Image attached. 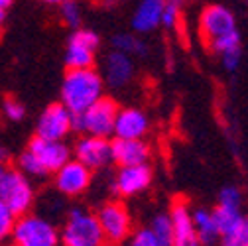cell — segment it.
I'll return each mask as SVG.
<instances>
[{"mask_svg": "<svg viewBox=\"0 0 248 246\" xmlns=\"http://www.w3.org/2000/svg\"><path fill=\"white\" fill-rule=\"evenodd\" d=\"M197 26H199L201 42L215 55H221L229 47L242 46V36L238 32L236 16L225 4H219V2L207 4L199 14Z\"/></svg>", "mask_w": 248, "mask_h": 246, "instance_id": "1", "label": "cell"}, {"mask_svg": "<svg viewBox=\"0 0 248 246\" xmlns=\"http://www.w3.org/2000/svg\"><path fill=\"white\" fill-rule=\"evenodd\" d=\"M105 83L101 73L95 67L85 69H67L61 81V99L71 114H79L87 110L91 105H95L101 97H105Z\"/></svg>", "mask_w": 248, "mask_h": 246, "instance_id": "2", "label": "cell"}, {"mask_svg": "<svg viewBox=\"0 0 248 246\" xmlns=\"http://www.w3.org/2000/svg\"><path fill=\"white\" fill-rule=\"evenodd\" d=\"M118 105L110 97H101L95 105H91L87 110L73 114L71 122V132L77 134H89V136H99V138H112L114 130V120L118 112Z\"/></svg>", "mask_w": 248, "mask_h": 246, "instance_id": "3", "label": "cell"}, {"mask_svg": "<svg viewBox=\"0 0 248 246\" xmlns=\"http://www.w3.org/2000/svg\"><path fill=\"white\" fill-rule=\"evenodd\" d=\"M59 242L63 246H105V236L95 213L83 207H73L59 232Z\"/></svg>", "mask_w": 248, "mask_h": 246, "instance_id": "4", "label": "cell"}, {"mask_svg": "<svg viewBox=\"0 0 248 246\" xmlns=\"http://www.w3.org/2000/svg\"><path fill=\"white\" fill-rule=\"evenodd\" d=\"M10 238L16 246H59V231L55 225L34 213H26L16 219Z\"/></svg>", "mask_w": 248, "mask_h": 246, "instance_id": "5", "label": "cell"}, {"mask_svg": "<svg viewBox=\"0 0 248 246\" xmlns=\"http://www.w3.org/2000/svg\"><path fill=\"white\" fill-rule=\"evenodd\" d=\"M0 201H2L16 217L30 213L36 203V187L16 168H8L0 181Z\"/></svg>", "mask_w": 248, "mask_h": 246, "instance_id": "6", "label": "cell"}, {"mask_svg": "<svg viewBox=\"0 0 248 246\" xmlns=\"http://www.w3.org/2000/svg\"><path fill=\"white\" fill-rule=\"evenodd\" d=\"M95 217H97V223L105 236V242L120 244L132 232V215H130L126 203L120 199L105 201L97 209Z\"/></svg>", "mask_w": 248, "mask_h": 246, "instance_id": "7", "label": "cell"}, {"mask_svg": "<svg viewBox=\"0 0 248 246\" xmlns=\"http://www.w3.org/2000/svg\"><path fill=\"white\" fill-rule=\"evenodd\" d=\"M101 47V36L95 30L79 28L69 36L65 46V65L67 69H85L95 67L97 53Z\"/></svg>", "mask_w": 248, "mask_h": 246, "instance_id": "8", "label": "cell"}, {"mask_svg": "<svg viewBox=\"0 0 248 246\" xmlns=\"http://www.w3.org/2000/svg\"><path fill=\"white\" fill-rule=\"evenodd\" d=\"M71 158L87 166L91 171L105 169L112 164V150H110V138H99L79 134L71 148Z\"/></svg>", "mask_w": 248, "mask_h": 246, "instance_id": "9", "label": "cell"}, {"mask_svg": "<svg viewBox=\"0 0 248 246\" xmlns=\"http://www.w3.org/2000/svg\"><path fill=\"white\" fill-rule=\"evenodd\" d=\"M53 175V187L59 195L63 197H81L89 191L91 183H93V171L77 162L75 158L67 160L61 166Z\"/></svg>", "mask_w": 248, "mask_h": 246, "instance_id": "10", "label": "cell"}, {"mask_svg": "<svg viewBox=\"0 0 248 246\" xmlns=\"http://www.w3.org/2000/svg\"><path fill=\"white\" fill-rule=\"evenodd\" d=\"M101 77L105 87L112 91H122L126 89L136 75V65H134V57L120 53L116 49H110L103 57V65H101Z\"/></svg>", "mask_w": 248, "mask_h": 246, "instance_id": "11", "label": "cell"}, {"mask_svg": "<svg viewBox=\"0 0 248 246\" xmlns=\"http://www.w3.org/2000/svg\"><path fill=\"white\" fill-rule=\"evenodd\" d=\"M71 122L73 114L63 105L51 103L38 116L36 136L46 140H67V136L71 134Z\"/></svg>", "mask_w": 248, "mask_h": 246, "instance_id": "12", "label": "cell"}, {"mask_svg": "<svg viewBox=\"0 0 248 246\" xmlns=\"http://www.w3.org/2000/svg\"><path fill=\"white\" fill-rule=\"evenodd\" d=\"M40 162V166L51 175L67 160H71V146L65 140H46L34 136L26 148Z\"/></svg>", "mask_w": 248, "mask_h": 246, "instance_id": "13", "label": "cell"}, {"mask_svg": "<svg viewBox=\"0 0 248 246\" xmlns=\"http://www.w3.org/2000/svg\"><path fill=\"white\" fill-rule=\"evenodd\" d=\"M152 179H154V169L150 168V164L124 166V168H118L112 187L118 197L128 199L144 193L152 185Z\"/></svg>", "mask_w": 248, "mask_h": 246, "instance_id": "14", "label": "cell"}, {"mask_svg": "<svg viewBox=\"0 0 248 246\" xmlns=\"http://www.w3.org/2000/svg\"><path fill=\"white\" fill-rule=\"evenodd\" d=\"M150 128H152V122L146 110L136 108V107H124V108H118L116 112L112 138L142 140L148 136Z\"/></svg>", "mask_w": 248, "mask_h": 246, "instance_id": "15", "label": "cell"}, {"mask_svg": "<svg viewBox=\"0 0 248 246\" xmlns=\"http://www.w3.org/2000/svg\"><path fill=\"white\" fill-rule=\"evenodd\" d=\"M170 219L173 225V242L171 246H201L193 221H191V211L189 203L185 199H175L170 209Z\"/></svg>", "mask_w": 248, "mask_h": 246, "instance_id": "16", "label": "cell"}, {"mask_svg": "<svg viewBox=\"0 0 248 246\" xmlns=\"http://www.w3.org/2000/svg\"><path fill=\"white\" fill-rule=\"evenodd\" d=\"M110 150H112V164H116L118 168L140 166V164H148L152 160V146L146 142V138H142V140L112 138Z\"/></svg>", "mask_w": 248, "mask_h": 246, "instance_id": "17", "label": "cell"}, {"mask_svg": "<svg viewBox=\"0 0 248 246\" xmlns=\"http://www.w3.org/2000/svg\"><path fill=\"white\" fill-rule=\"evenodd\" d=\"M164 0H138V4L132 12L130 26L132 32L138 36H150L160 28Z\"/></svg>", "mask_w": 248, "mask_h": 246, "instance_id": "18", "label": "cell"}, {"mask_svg": "<svg viewBox=\"0 0 248 246\" xmlns=\"http://www.w3.org/2000/svg\"><path fill=\"white\" fill-rule=\"evenodd\" d=\"M191 221L197 232V238L201 242V246H215L219 242V231L213 221V215L209 209H195L191 211Z\"/></svg>", "mask_w": 248, "mask_h": 246, "instance_id": "19", "label": "cell"}, {"mask_svg": "<svg viewBox=\"0 0 248 246\" xmlns=\"http://www.w3.org/2000/svg\"><path fill=\"white\" fill-rule=\"evenodd\" d=\"M110 49H116L120 53H126L130 57H146L148 55V44L142 36L134 32H116L110 36Z\"/></svg>", "mask_w": 248, "mask_h": 246, "instance_id": "20", "label": "cell"}, {"mask_svg": "<svg viewBox=\"0 0 248 246\" xmlns=\"http://www.w3.org/2000/svg\"><path fill=\"white\" fill-rule=\"evenodd\" d=\"M211 215H213V221L217 225V231H219V236L236 229L238 225H242L246 221L240 209H231V207H221V205L211 209Z\"/></svg>", "mask_w": 248, "mask_h": 246, "instance_id": "21", "label": "cell"}, {"mask_svg": "<svg viewBox=\"0 0 248 246\" xmlns=\"http://www.w3.org/2000/svg\"><path fill=\"white\" fill-rule=\"evenodd\" d=\"M16 169H18L20 173H24L30 181H44V179L49 177V173L40 166V162H38L28 150H24L20 156H18V160H16Z\"/></svg>", "mask_w": 248, "mask_h": 246, "instance_id": "22", "label": "cell"}, {"mask_svg": "<svg viewBox=\"0 0 248 246\" xmlns=\"http://www.w3.org/2000/svg\"><path fill=\"white\" fill-rule=\"evenodd\" d=\"M148 229L152 231L154 236H156L160 246H171V242H173V225H171V219H170L168 213L156 215Z\"/></svg>", "mask_w": 248, "mask_h": 246, "instance_id": "23", "label": "cell"}, {"mask_svg": "<svg viewBox=\"0 0 248 246\" xmlns=\"http://www.w3.org/2000/svg\"><path fill=\"white\" fill-rule=\"evenodd\" d=\"M59 8V20L63 22L69 30H79L83 24V6L79 4V0H67Z\"/></svg>", "mask_w": 248, "mask_h": 246, "instance_id": "24", "label": "cell"}, {"mask_svg": "<svg viewBox=\"0 0 248 246\" xmlns=\"http://www.w3.org/2000/svg\"><path fill=\"white\" fill-rule=\"evenodd\" d=\"M185 0H164L162 8V18H160V28L166 30H175L181 18V8Z\"/></svg>", "mask_w": 248, "mask_h": 246, "instance_id": "25", "label": "cell"}, {"mask_svg": "<svg viewBox=\"0 0 248 246\" xmlns=\"http://www.w3.org/2000/svg\"><path fill=\"white\" fill-rule=\"evenodd\" d=\"M219 244L221 246H248V223L244 221L236 229L221 234L219 236Z\"/></svg>", "mask_w": 248, "mask_h": 246, "instance_id": "26", "label": "cell"}, {"mask_svg": "<svg viewBox=\"0 0 248 246\" xmlns=\"http://www.w3.org/2000/svg\"><path fill=\"white\" fill-rule=\"evenodd\" d=\"M217 205L221 207H231V209H240L242 207V191L236 185H227L219 191L217 197Z\"/></svg>", "mask_w": 248, "mask_h": 246, "instance_id": "27", "label": "cell"}, {"mask_svg": "<svg viewBox=\"0 0 248 246\" xmlns=\"http://www.w3.org/2000/svg\"><path fill=\"white\" fill-rule=\"evenodd\" d=\"M219 59H221V65H223V69H225L227 73L238 71V67H240V63H242V46H234V47L225 49V51L219 55Z\"/></svg>", "mask_w": 248, "mask_h": 246, "instance_id": "28", "label": "cell"}, {"mask_svg": "<svg viewBox=\"0 0 248 246\" xmlns=\"http://www.w3.org/2000/svg\"><path fill=\"white\" fill-rule=\"evenodd\" d=\"M26 107L16 99V97H6L2 101V114L10 122H22L26 118Z\"/></svg>", "mask_w": 248, "mask_h": 246, "instance_id": "29", "label": "cell"}, {"mask_svg": "<svg viewBox=\"0 0 248 246\" xmlns=\"http://www.w3.org/2000/svg\"><path fill=\"white\" fill-rule=\"evenodd\" d=\"M16 215L0 201V242H4L6 238L12 236V231H14V225H16Z\"/></svg>", "mask_w": 248, "mask_h": 246, "instance_id": "30", "label": "cell"}, {"mask_svg": "<svg viewBox=\"0 0 248 246\" xmlns=\"http://www.w3.org/2000/svg\"><path fill=\"white\" fill-rule=\"evenodd\" d=\"M128 246H160V242L156 240V236L152 234L150 229H138V231L130 232Z\"/></svg>", "mask_w": 248, "mask_h": 246, "instance_id": "31", "label": "cell"}, {"mask_svg": "<svg viewBox=\"0 0 248 246\" xmlns=\"http://www.w3.org/2000/svg\"><path fill=\"white\" fill-rule=\"evenodd\" d=\"M8 158H10V152H8L6 148H2V146H0V162H2V164H6V162H8Z\"/></svg>", "mask_w": 248, "mask_h": 246, "instance_id": "32", "label": "cell"}, {"mask_svg": "<svg viewBox=\"0 0 248 246\" xmlns=\"http://www.w3.org/2000/svg\"><path fill=\"white\" fill-rule=\"evenodd\" d=\"M42 2L47 6H61L63 2H67V0H42Z\"/></svg>", "mask_w": 248, "mask_h": 246, "instance_id": "33", "label": "cell"}, {"mask_svg": "<svg viewBox=\"0 0 248 246\" xmlns=\"http://www.w3.org/2000/svg\"><path fill=\"white\" fill-rule=\"evenodd\" d=\"M12 2H14V0H0V8H2V10H10Z\"/></svg>", "mask_w": 248, "mask_h": 246, "instance_id": "34", "label": "cell"}, {"mask_svg": "<svg viewBox=\"0 0 248 246\" xmlns=\"http://www.w3.org/2000/svg\"><path fill=\"white\" fill-rule=\"evenodd\" d=\"M6 16H8V10H2V8H0V28L4 26V22H6Z\"/></svg>", "mask_w": 248, "mask_h": 246, "instance_id": "35", "label": "cell"}, {"mask_svg": "<svg viewBox=\"0 0 248 246\" xmlns=\"http://www.w3.org/2000/svg\"><path fill=\"white\" fill-rule=\"evenodd\" d=\"M6 164H2V162H0V181H2V177H4V173H6Z\"/></svg>", "mask_w": 248, "mask_h": 246, "instance_id": "36", "label": "cell"}, {"mask_svg": "<svg viewBox=\"0 0 248 246\" xmlns=\"http://www.w3.org/2000/svg\"><path fill=\"white\" fill-rule=\"evenodd\" d=\"M107 2H124V0H107Z\"/></svg>", "mask_w": 248, "mask_h": 246, "instance_id": "37", "label": "cell"}, {"mask_svg": "<svg viewBox=\"0 0 248 246\" xmlns=\"http://www.w3.org/2000/svg\"><path fill=\"white\" fill-rule=\"evenodd\" d=\"M10 246H16V244H10Z\"/></svg>", "mask_w": 248, "mask_h": 246, "instance_id": "38", "label": "cell"}]
</instances>
